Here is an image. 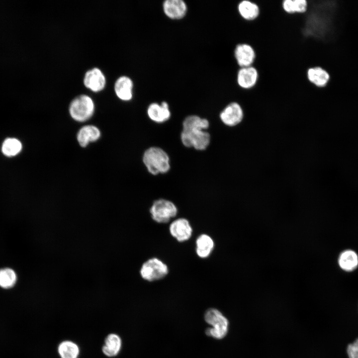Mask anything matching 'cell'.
<instances>
[{
  "instance_id": "277c9868",
  "label": "cell",
  "mask_w": 358,
  "mask_h": 358,
  "mask_svg": "<svg viewBox=\"0 0 358 358\" xmlns=\"http://www.w3.org/2000/svg\"><path fill=\"white\" fill-rule=\"evenodd\" d=\"M94 109V105L92 99L85 94L77 96L69 106V112L71 117L79 122H84L90 118Z\"/></svg>"
},
{
  "instance_id": "5bb4252c",
  "label": "cell",
  "mask_w": 358,
  "mask_h": 358,
  "mask_svg": "<svg viewBox=\"0 0 358 358\" xmlns=\"http://www.w3.org/2000/svg\"><path fill=\"white\" fill-rule=\"evenodd\" d=\"M84 83L85 86L93 91L101 90L105 85V78L100 69L94 68L87 71L85 75Z\"/></svg>"
},
{
  "instance_id": "cb8c5ba5",
  "label": "cell",
  "mask_w": 358,
  "mask_h": 358,
  "mask_svg": "<svg viewBox=\"0 0 358 358\" xmlns=\"http://www.w3.org/2000/svg\"><path fill=\"white\" fill-rule=\"evenodd\" d=\"M22 148L20 142L15 139L9 138L6 139L2 145V152L7 156H13L17 155Z\"/></svg>"
},
{
  "instance_id": "30bf717a",
  "label": "cell",
  "mask_w": 358,
  "mask_h": 358,
  "mask_svg": "<svg viewBox=\"0 0 358 358\" xmlns=\"http://www.w3.org/2000/svg\"><path fill=\"white\" fill-rule=\"evenodd\" d=\"M192 231L189 221L184 218L175 219L169 226L170 234L179 242L188 240L192 236Z\"/></svg>"
},
{
  "instance_id": "9a60e30c",
  "label": "cell",
  "mask_w": 358,
  "mask_h": 358,
  "mask_svg": "<svg viewBox=\"0 0 358 358\" xmlns=\"http://www.w3.org/2000/svg\"><path fill=\"white\" fill-rule=\"evenodd\" d=\"M306 77L311 84L319 88L325 87L330 79L329 73L320 66L309 68L306 72Z\"/></svg>"
},
{
  "instance_id": "7402d4cb",
  "label": "cell",
  "mask_w": 358,
  "mask_h": 358,
  "mask_svg": "<svg viewBox=\"0 0 358 358\" xmlns=\"http://www.w3.org/2000/svg\"><path fill=\"white\" fill-rule=\"evenodd\" d=\"M17 276L15 270L10 268H0V287L4 289L12 288L15 285Z\"/></svg>"
},
{
  "instance_id": "ba28073f",
  "label": "cell",
  "mask_w": 358,
  "mask_h": 358,
  "mask_svg": "<svg viewBox=\"0 0 358 358\" xmlns=\"http://www.w3.org/2000/svg\"><path fill=\"white\" fill-rule=\"evenodd\" d=\"M233 55L239 68L253 66L256 59L254 48L252 45L246 43L237 44L234 49Z\"/></svg>"
},
{
  "instance_id": "52a82bcc",
  "label": "cell",
  "mask_w": 358,
  "mask_h": 358,
  "mask_svg": "<svg viewBox=\"0 0 358 358\" xmlns=\"http://www.w3.org/2000/svg\"><path fill=\"white\" fill-rule=\"evenodd\" d=\"M221 121L225 125L234 127L241 123L245 118L242 105L237 101L228 102L219 113Z\"/></svg>"
},
{
  "instance_id": "8fae6325",
  "label": "cell",
  "mask_w": 358,
  "mask_h": 358,
  "mask_svg": "<svg viewBox=\"0 0 358 358\" xmlns=\"http://www.w3.org/2000/svg\"><path fill=\"white\" fill-rule=\"evenodd\" d=\"M165 15L172 20L182 19L187 14L188 7L183 0H166L162 4Z\"/></svg>"
},
{
  "instance_id": "5b68a950",
  "label": "cell",
  "mask_w": 358,
  "mask_h": 358,
  "mask_svg": "<svg viewBox=\"0 0 358 358\" xmlns=\"http://www.w3.org/2000/svg\"><path fill=\"white\" fill-rule=\"evenodd\" d=\"M152 219L158 223H167L176 216L178 208L171 201L165 199L155 200L150 208Z\"/></svg>"
},
{
  "instance_id": "7c38bea8",
  "label": "cell",
  "mask_w": 358,
  "mask_h": 358,
  "mask_svg": "<svg viewBox=\"0 0 358 358\" xmlns=\"http://www.w3.org/2000/svg\"><path fill=\"white\" fill-rule=\"evenodd\" d=\"M239 15L244 20L252 21L260 14V8L254 0H240L237 5Z\"/></svg>"
},
{
  "instance_id": "8992f818",
  "label": "cell",
  "mask_w": 358,
  "mask_h": 358,
  "mask_svg": "<svg viewBox=\"0 0 358 358\" xmlns=\"http://www.w3.org/2000/svg\"><path fill=\"white\" fill-rule=\"evenodd\" d=\"M168 266L160 259L153 257L142 264L140 274L143 279L149 282L164 278L169 273Z\"/></svg>"
},
{
  "instance_id": "603a6c76",
  "label": "cell",
  "mask_w": 358,
  "mask_h": 358,
  "mask_svg": "<svg viewBox=\"0 0 358 358\" xmlns=\"http://www.w3.org/2000/svg\"><path fill=\"white\" fill-rule=\"evenodd\" d=\"M58 352L61 358H78L80 349L75 343L67 340L59 345Z\"/></svg>"
},
{
  "instance_id": "d6986e66",
  "label": "cell",
  "mask_w": 358,
  "mask_h": 358,
  "mask_svg": "<svg viewBox=\"0 0 358 358\" xmlns=\"http://www.w3.org/2000/svg\"><path fill=\"white\" fill-rule=\"evenodd\" d=\"M338 264L343 270L346 271H353L358 266V256L354 251L345 250L339 256Z\"/></svg>"
},
{
  "instance_id": "ffe728a7",
  "label": "cell",
  "mask_w": 358,
  "mask_h": 358,
  "mask_svg": "<svg viewBox=\"0 0 358 358\" xmlns=\"http://www.w3.org/2000/svg\"><path fill=\"white\" fill-rule=\"evenodd\" d=\"M122 346L120 337L116 334H110L105 338L102 351L103 354L108 357H115L119 353Z\"/></svg>"
},
{
  "instance_id": "44dd1931",
  "label": "cell",
  "mask_w": 358,
  "mask_h": 358,
  "mask_svg": "<svg viewBox=\"0 0 358 358\" xmlns=\"http://www.w3.org/2000/svg\"><path fill=\"white\" fill-rule=\"evenodd\" d=\"M281 6L288 14H301L307 12L308 2V0H282Z\"/></svg>"
},
{
  "instance_id": "ac0fdd59",
  "label": "cell",
  "mask_w": 358,
  "mask_h": 358,
  "mask_svg": "<svg viewBox=\"0 0 358 358\" xmlns=\"http://www.w3.org/2000/svg\"><path fill=\"white\" fill-rule=\"evenodd\" d=\"M100 132L95 126L86 125L80 129L77 134V140L83 147L87 146L90 142L96 141L100 137Z\"/></svg>"
},
{
  "instance_id": "6da1fadb",
  "label": "cell",
  "mask_w": 358,
  "mask_h": 358,
  "mask_svg": "<svg viewBox=\"0 0 358 358\" xmlns=\"http://www.w3.org/2000/svg\"><path fill=\"white\" fill-rule=\"evenodd\" d=\"M209 126V121L205 118L195 115L187 116L183 121L180 135L183 145L197 150L206 149L210 143V135L204 130Z\"/></svg>"
},
{
  "instance_id": "9c48e42d",
  "label": "cell",
  "mask_w": 358,
  "mask_h": 358,
  "mask_svg": "<svg viewBox=\"0 0 358 358\" xmlns=\"http://www.w3.org/2000/svg\"><path fill=\"white\" fill-rule=\"evenodd\" d=\"M259 78L258 71L254 66L239 68L236 74V82L241 89L248 90L256 86Z\"/></svg>"
},
{
  "instance_id": "3957f363",
  "label": "cell",
  "mask_w": 358,
  "mask_h": 358,
  "mask_svg": "<svg viewBox=\"0 0 358 358\" xmlns=\"http://www.w3.org/2000/svg\"><path fill=\"white\" fill-rule=\"evenodd\" d=\"M204 318L205 322L211 326L205 330L207 336L219 340L227 335L229 321L219 310L216 308H209L205 311Z\"/></svg>"
},
{
  "instance_id": "4fadbf2b",
  "label": "cell",
  "mask_w": 358,
  "mask_h": 358,
  "mask_svg": "<svg viewBox=\"0 0 358 358\" xmlns=\"http://www.w3.org/2000/svg\"><path fill=\"white\" fill-rule=\"evenodd\" d=\"M147 114L152 121L163 123L170 119L171 116L168 103L165 101L161 103L153 102L147 108Z\"/></svg>"
},
{
  "instance_id": "e0dca14e",
  "label": "cell",
  "mask_w": 358,
  "mask_h": 358,
  "mask_svg": "<svg viewBox=\"0 0 358 358\" xmlns=\"http://www.w3.org/2000/svg\"><path fill=\"white\" fill-rule=\"evenodd\" d=\"M195 252L201 259L208 258L214 247V242L212 238L206 234L199 235L195 241Z\"/></svg>"
},
{
  "instance_id": "d4e9b609",
  "label": "cell",
  "mask_w": 358,
  "mask_h": 358,
  "mask_svg": "<svg viewBox=\"0 0 358 358\" xmlns=\"http://www.w3.org/2000/svg\"><path fill=\"white\" fill-rule=\"evenodd\" d=\"M347 353L349 358H358V338L353 344L349 345Z\"/></svg>"
},
{
  "instance_id": "7a4b0ae2",
  "label": "cell",
  "mask_w": 358,
  "mask_h": 358,
  "mask_svg": "<svg viewBox=\"0 0 358 358\" xmlns=\"http://www.w3.org/2000/svg\"><path fill=\"white\" fill-rule=\"evenodd\" d=\"M143 161L148 172L154 175L166 173L170 169L169 156L159 147H152L146 150Z\"/></svg>"
},
{
  "instance_id": "2e32d148",
  "label": "cell",
  "mask_w": 358,
  "mask_h": 358,
  "mask_svg": "<svg viewBox=\"0 0 358 358\" xmlns=\"http://www.w3.org/2000/svg\"><path fill=\"white\" fill-rule=\"evenodd\" d=\"M133 83L128 77H120L115 82L114 90L116 95L124 101L131 100L133 97Z\"/></svg>"
}]
</instances>
